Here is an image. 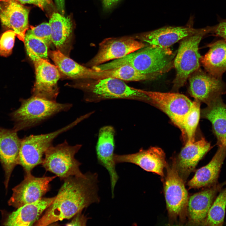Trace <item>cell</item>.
<instances>
[{
  "mask_svg": "<svg viewBox=\"0 0 226 226\" xmlns=\"http://www.w3.org/2000/svg\"><path fill=\"white\" fill-rule=\"evenodd\" d=\"M64 181L53 203L35 225L47 226L69 219L91 204L100 202L97 174L71 176Z\"/></svg>",
  "mask_w": 226,
  "mask_h": 226,
  "instance_id": "obj_1",
  "label": "cell"
},
{
  "mask_svg": "<svg viewBox=\"0 0 226 226\" xmlns=\"http://www.w3.org/2000/svg\"><path fill=\"white\" fill-rule=\"evenodd\" d=\"M176 53L169 48L148 45L120 58L102 64V70L129 65L139 72L158 78L174 68Z\"/></svg>",
  "mask_w": 226,
  "mask_h": 226,
  "instance_id": "obj_2",
  "label": "cell"
},
{
  "mask_svg": "<svg viewBox=\"0 0 226 226\" xmlns=\"http://www.w3.org/2000/svg\"><path fill=\"white\" fill-rule=\"evenodd\" d=\"M90 79L76 83L73 85L85 92V100L87 102L125 99L150 103L149 98L143 90L130 87L122 80L112 78Z\"/></svg>",
  "mask_w": 226,
  "mask_h": 226,
  "instance_id": "obj_3",
  "label": "cell"
},
{
  "mask_svg": "<svg viewBox=\"0 0 226 226\" xmlns=\"http://www.w3.org/2000/svg\"><path fill=\"white\" fill-rule=\"evenodd\" d=\"M21 101L20 107L10 114L13 129L17 132L35 126L59 113L68 111L73 106L33 95Z\"/></svg>",
  "mask_w": 226,
  "mask_h": 226,
  "instance_id": "obj_4",
  "label": "cell"
},
{
  "mask_svg": "<svg viewBox=\"0 0 226 226\" xmlns=\"http://www.w3.org/2000/svg\"><path fill=\"white\" fill-rule=\"evenodd\" d=\"M90 116V113H89L81 116L67 125L53 132L30 135L22 139L18 164L23 168L26 173L31 172L35 167L42 164L45 153L53 145L55 138Z\"/></svg>",
  "mask_w": 226,
  "mask_h": 226,
  "instance_id": "obj_5",
  "label": "cell"
},
{
  "mask_svg": "<svg viewBox=\"0 0 226 226\" xmlns=\"http://www.w3.org/2000/svg\"><path fill=\"white\" fill-rule=\"evenodd\" d=\"M211 30L207 28L201 32L181 40L174 61L176 74L172 91L176 92L183 86L190 76L200 68L201 56L199 52V44L203 36Z\"/></svg>",
  "mask_w": 226,
  "mask_h": 226,
  "instance_id": "obj_6",
  "label": "cell"
},
{
  "mask_svg": "<svg viewBox=\"0 0 226 226\" xmlns=\"http://www.w3.org/2000/svg\"><path fill=\"white\" fill-rule=\"evenodd\" d=\"M82 145H69L65 140L55 146L52 145L45 153L41 164L46 171L51 172L61 179L71 176L83 175L79 169L81 163L75 155Z\"/></svg>",
  "mask_w": 226,
  "mask_h": 226,
  "instance_id": "obj_7",
  "label": "cell"
},
{
  "mask_svg": "<svg viewBox=\"0 0 226 226\" xmlns=\"http://www.w3.org/2000/svg\"><path fill=\"white\" fill-rule=\"evenodd\" d=\"M26 52L35 68V81L33 95L55 101L58 94L57 83L60 75L58 68L33 52L29 50Z\"/></svg>",
  "mask_w": 226,
  "mask_h": 226,
  "instance_id": "obj_8",
  "label": "cell"
},
{
  "mask_svg": "<svg viewBox=\"0 0 226 226\" xmlns=\"http://www.w3.org/2000/svg\"><path fill=\"white\" fill-rule=\"evenodd\" d=\"M143 91L149 98L150 103L165 113L181 132L184 119L192 101L178 93Z\"/></svg>",
  "mask_w": 226,
  "mask_h": 226,
  "instance_id": "obj_9",
  "label": "cell"
},
{
  "mask_svg": "<svg viewBox=\"0 0 226 226\" xmlns=\"http://www.w3.org/2000/svg\"><path fill=\"white\" fill-rule=\"evenodd\" d=\"M167 175L164 183V192L169 217L173 219L182 217L187 210L188 196L184 181L173 162L166 167Z\"/></svg>",
  "mask_w": 226,
  "mask_h": 226,
  "instance_id": "obj_10",
  "label": "cell"
},
{
  "mask_svg": "<svg viewBox=\"0 0 226 226\" xmlns=\"http://www.w3.org/2000/svg\"><path fill=\"white\" fill-rule=\"evenodd\" d=\"M56 176L36 177L26 173L24 180L13 189L8 204L16 208L36 201L50 190V183Z\"/></svg>",
  "mask_w": 226,
  "mask_h": 226,
  "instance_id": "obj_11",
  "label": "cell"
},
{
  "mask_svg": "<svg viewBox=\"0 0 226 226\" xmlns=\"http://www.w3.org/2000/svg\"><path fill=\"white\" fill-rule=\"evenodd\" d=\"M189 93L195 100L207 105L226 93V83L199 68L189 78Z\"/></svg>",
  "mask_w": 226,
  "mask_h": 226,
  "instance_id": "obj_12",
  "label": "cell"
},
{
  "mask_svg": "<svg viewBox=\"0 0 226 226\" xmlns=\"http://www.w3.org/2000/svg\"><path fill=\"white\" fill-rule=\"evenodd\" d=\"M148 45L132 37L106 38L100 43L98 52L88 65L92 67L120 58Z\"/></svg>",
  "mask_w": 226,
  "mask_h": 226,
  "instance_id": "obj_13",
  "label": "cell"
},
{
  "mask_svg": "<svg viewBox=\"0 0 226 226\" xmlns=\"http://www.w3.org/2000/svg\"><path fill=\"white\" fill-rule=\"evenodd\" d=\"M116 164L128 163L135 164L144 170L164 176V170L168 164L165 154L160 148L151 147L147 149H140L137 153L129 154H114Z\"/></svg>",
  "mask_w": 226,
  "mask_h": 226,
  "instance_id": "obj_14",
  "label": "cell"
},
{
  "mask_svg": "<svg viewBox=\"0 0 226 226\" xmlns=\"http://www.w3.org/2000/svg\"><path fill=\"white\" fill-rule=\"evenodd\" d=\"M115 131L113 126H105L100 130L96 146L98 161L108 171L110 176L112 196L114 197V191L119 176L116 169L114 160Z\"/></svg>",
  "mask_w": 226,
  "mask_h": 226,
  "instance_id": "obj_15",
  "label": "cell"
},
{
  "mask_svg": "<svg viewBox=\"0 0 226 226\" xmlns=\"http://www.w3.org/2000/svg\"><path fill=\"white\" fill-rule=\"evenodd\" d=\"M189 26H168L141 34L136 38L148 45L169 48L186 37L201 32L206 29Z\"/></svg>",
  "mask_w": 226,
  "mask_h": 226,
  "instance_id": "obj_16",
  "label": "cell"
},
{
  "mask_svg": "<svg viewBox=\"0 0 226 226\" xmlns=\"http://www.w3.org/2000/svg\"><path fill=\"white\" fill-rule=\"evenodd\" d=\"M14 129L0 127V160L5 172L4 185L7 189L12 172L18 164L21 139Z\"/></svg>",
  "mask_w": 226,
  "mask_h": 226,
  "instance_id": "obj_17",
  "label": "cell"
},
{
  "mask_svg": "<svg viewBox=\"0 0 226 226\" xmlns=\"http://www.w3.org/2000/svg\"><path fill=\"white\" fill-rule=\"evenodd\" d=\"M211 148L204 138L194 142H186L173 162L185 181L199 162Z\"/></svg>",
  "mask_w": 226,
  "mask_h": 226,
  "instance_id": "obj_18",
  "label": "cell"
},
{
  "mask_svg": "<svg viewBox=\"0 0 226 226\" xmlns=\"http://www.w3.org/2000/svg\"><path fill=\"white\" fill-rule=\"evenodd\" d=\"M0 8L2 25L12 29L19 40L24 42L29 29V10L17 0H7Z\"/></svg>",
  "mask_w": 226,
  "mask_h": 226,
  "instance_id": "obj_19",
  "label": "cell"
},
{
  "mask_svg": "<svg viewBox=\"0 0 226 226\" xmlns=\"http://www.w3.org/2000/svg\"><path fill=\"white\" fill-rule=\"evenodd\" d=\"M225 184L226 181L216 184L188 198L187 210L190 223L200 225L206 218L217 194Z\"/></svg>",
  "mask_w": 226,
  "mask_h": 226,
  "instance_id": "obj_20",
  "label": "cell"
},
{
  "mask_svg": "<svg viewBox=\"0 0 226 226\" xmlns=\"http://www.w3.org/2000/svg\"><path fill=\"white\" fill-rule=\"evenodd\" d=\"M56 196L42 198L35 202L26 204L11 213L4 223L5 226L32 225L40 216L53 203Z\"/></svg>",
  "mask_w": 226,
  "mask_h": 226,
  "instance_id": "obj_21",
  "label": "cell"
},
{
  "mask_svg": "<svg viewBox=\"0 0 226 226\" xmlns=\"http://www.w3.org/2000/svg\"><path fill=\"white\" fill-rule=\"evenodd\" d=\"M226 157V149L218 147L211 160L206 165L197 170L188 183L190 189L210 187L216 184L219 172Z\"/></svg>",
  "mask_w": 226,
  "mask_h": 226,
  "instance_id": "obj_22",
  "label": "cell"
},
{
  "mask_svg": "<svg viewBox=\"0 0 226 226\" xmlns=\"http://www.w3.org/2000/svg\"><path fill=\"white\" fill-rule=\"evenodd\" d=\"M207 105L201 110V117L211 123L218 147L226 149V104L220 97Z\"/></svg>",
  "mask_w": 226,
  "mask_h": 226,
  "instance_id": "obj_23",
  "label": "cell"
},
{
  "mask_svg": "<svg viewBox=\"0 0 226 226\" xmlns=\"http://www.w3.org/2000/svg\"><path fill=\"white\" fill-rule=\"evenodd\" d=\"M49 23L51 28L52 43L57 50L67 55L70 49L69 44L73 29L70 18L60 13H54Z\"/></svg>",
  "mask_w": 226,
  "mask_h": 226,
  "instance_id": "obj_24",
  "label": "cell"
},
{
  "mask_svg": "<svg viewBox=\"0 0 226 226\" xmlns=\"http://www.w3.org/2000/svg\"><path fill=\"white\" fill-rule=\"evenodd\" d=\"M208 51L201 56L200 62L206 72L221 78L226 72V41L219 40L209 44Z\"/></svg>",
  "mask_w": 226,
  "mask_h": 226,
  "instance_id": "obj_25",
  "label": "cell"
},
{
  "mask_svg": "<svg viewBox=\"0 0 226 226\" xmlns=\"http://www.w3.org/2000/svg\"><path fill=\"white\" fill-rule=\"evenodd\" d=\"M49 55L58 70L68 77L77 79H94L95 70L81 65L59 50L50 51Z\"/></svg>",
  "mask_w": 226,
  "mask_h": 226,
  "instance_id": "obj_26",
  "label": "cell"
},
{
  "mask_svg": "<svg viewBox=\"0 0 226 226\" xmlns=\"http://www.w3.org/2000/svg\"><path fill=\"white\" fill-rule=\"evenodd\" d=\"M201 102L195 100L186 115L182 125L181 135L184 141L194 142L196 130L201 116Z\"/></svg>",
  "mask_w": 226,
  "mask_h": 226,
  "instance_id": "obj_27",
  "label": "cell"
},
{
  "mask_svg": "<svg viewBox=\"0 0 226 226\" xmlns=\"http://www.w3.org/2000/svg\"><path fill=\"white\" fill-rule=\"evenodd\" d=\"M226 207V187L221 190L213 201L202 226H222L223 223Z\"/></svg>",
  "mask_w": 226,
  "mask_h": 226,
  "instance_id": "obj_28",
  "label": "cell"
},
{
  "mask_svg": "<svg viewBox=\"0 0 226 226\" xmlns=\"http://www.w3.org/2000/svg\"><path fill=\"white\" fill-rule=\"evenodd\" d=\"M102 74L103 78H112L127 81H141L157 78L142 73L128 65L102 70Z\"/></svg>",
  "mask_w": 226,
  "mask_h": 226,
  "instance_id": "obj_29",
  "label": "cell"
},
{
  "mask_svg": "<svg viewBox=\"0 0 226 226\" xmlns=\"http://www.w3.org/2000/svg\"><path fill=\"white\" fill-rule=\"evenodd\" d=\"M24 42L26 50L31 51L40 57L47 60L48 46L43 40L26 32Z\"/></svg>",
  "mask_w": 226,
  "mask_h": 226,
  "instance_id": "obj_30",
  "label": "cell"
},
{
  "mask_svg": "<svg viewBox=\"0 0 226 226\" xmlns=\"http://www.w3.org/2000/svg\"><path fill=\"white\" fill-rule=\"evenodd\" d=\"M16 34L13 30L6 31L0 39V56L7 57L12 53Z\"/></svg>",
  "mask_w": 226,
  "mask_h": 226,
  "instance_id": "obj_31",
  "label": "cell"
},
{
  "mask_svg": "<svg viewBox=\"0 0 226 226\" xmlns=\"http://www.w3.org/2000/svg\"><path fill=\"white\" fill-rule=\"evenodd\" d=\"M41 39L49 46L52 42L51 28L49 23H43L36 26H31L26 32Z\"/></svg>",
  "mask_w": 226,
  "mask_h": 226,
  "instance_id": "obj_32",
  "label": "cell"
},
{
  "mask_svg": "<svg viewBox=\"0 0 226 226\" xmlns=\"http://www.w3.org/2000/svg\"><path fill=\"white\" fill-rule=\"evenodd\" d=\"M71 222L66 225L67 226H85L88 218L80 212L75 214Z\"/></svg>",
  "mask_w": 226,
  "mask_h": 226,
  "instance_id": "obj_33",
  "label": "cell"
},
{
  "mask_svg": "<svg viewBox=\"0 0 226 226\" xmlns=\"http://www.w3.org/2000/svg\"><path fill=\"white\" fill-rule=\"evenodd\" d=\"M21 4H30L36 6L42 10L51 3V0H17Z\"/></svg>",
  "mask_w": 226,
  "mask_h": 226,
  "instance_id": "obj_34",
  "label": "cell"
},
{
  "mask_svg": "<svg viewBox=\"0 0 226 226\" xmlns=\"http://www.w3.org/2000/svg\"><path fill=\"white\" fill-rule=\"evenodd\" d=\"M214 33L226 41V21L219 23L213 29Z\"/></svg>",
  "mask_w": 226,
  "mask_h": 226,
  "instance_id": "obj_35",
  "label": "cell"
},
{
  "mask_svg": "<svg viewBox=\"0 0 226 226\" xmlns=\"http://www.w3.org/2000/svg\"><path fill=\"white\" fill-rule=\"evenodd\" d=\"M59 13L64 15L65 13V0H54Z\"/></svg>",
  "mask_w": 226,
  "mask_h": 226,
  "instance_id": "obj_36",
  "label": "cell"
},
{
  "mask_svg": "<svg viewBox=\"0 0 226 226\" xmlns=\"http://www.w3.org/2000/svg\"><path fill=\"white\" fill-rule=\"evenodd\" d=\"M104 8L107 9L111 8L119 0H102Z\"/></svg>",
  "mask_w": 226,
  "mask_h": 226,
  "instance_id": "obj_37",
  "label": "cell"
},
{
  "mask_svg": "<svg viewBox=\"0 0 226 226\" xmlns=\"http://www.w3.org/2000/svg\"><path fill=\"white\" fill-rule=\"evenodd\" d=\"M6 0H0V2H1V1H3V2H4V1H6Z\"/></svg>",
  "mask_w": 226,
  "mask_h": 226,
  "instance_id": "obj_38",
  "label": "cell"
}]
</instances>
